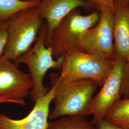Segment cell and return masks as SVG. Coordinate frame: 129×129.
<instances>
[{
    "mask_svg": "<svg viewBox=\"0 0 129 129\" xmlns=\"http://www.w3.org/2000/svg\"><path fill=\"white\" fill-rule=\"evenodd\" d=\"M95 125L97 129H126L111 123L106 119H104Z\"/></svg>",
    "mask_w": 129,
    "mask_h": 129,
    "instance_id": "19",
    "label": "cell"
},
{
    "mask_svg": "<svg viewBox=\"0 0 129 129\" xmlns=\"http://www.w3.org/2000/svg\"><path fill=\"white\" fill-rule=\"evenodd\" d=\"M23 2H36L37 1H40V0H21Z\"/></svg>",
    "mask_w": 129,
    "mask_h": 129,
    "instance_id": "21",
    "label": "cell"
},
{
    "mask_svg": "<svg viewBox=\"0 0 129 129\" xmlns=\"http://www.w3.org/2000/svg\"><path fill=\"white\" fill-rule=\"evenodd\" d=\"M86 1H88V0H86Z\"/></svg>",
    "mask_w": 129,
    "mask_h": 129,
    "instance_id": "23",
    "label": "cell"
},
{
    "mask_svg": "<svg viewBox=\"0 0 129 129\" xmlns=\"http://www.w3.org/2000/svg\"><path fill=\"white\" fill-rule=\"evenodd\" d=\"M43 23L37 6L14 14L7 21L8 38L3 56L15 61L25 53L36 41Z\"/></svg>",
    "mask_w": 129,
    "mask_h": 129,
    "instance_id": "3",
    "label": "cell"
},
{
    "mask_svg": "<svg viewBox=\"0 0 129 129\" xmlns=\"http://www.w3.org/2000/svg\"><path fill=\"white\" fill-rule=\"evenodd\" d=\"M100 12L95 11L82 15L78 9L71 12L63 19L53 30L50 47L56 59L69 49H76L83 34L99 22Z\"/></svg>",
    "mask_w": 129,
    "mask_h": 129,
    "instance_id": "5",
    "label": "cell"
},
{
    "mask_svg": "<svg viewBox=\"0 0 129 129\" xmlns=\"http://www.w3.org/2000/svg\"><path fill=\"white\" fill-rule=\"evenodd\" d=\"M113 29L114 11H101L99 22L81 36L76 49L91 55L115 58Z\"/></svg>",
    "mask_w": 129,
    "mask_h": 129,
    "instance_id": "6",
    "label": "cell"
},
{
    "mask_svg": "<svg viewBox=\"0 0 129 129\" xmlns=\"http://www.w3.org/2000/svg\"><path fill=\"white\" fill-rule=\"evenodd\" d=\"M105 119L119 127L129 129V98L117 102L107 112Z\"/></svg>",
    "mask_w": 129,
    "mask_h": 129,
    "instance_id": "12",
    "label": "cell"
},
{
    "mask_svg": "<svg viewBox=\"0 0 129 129\" xmlns=\"http://www.w3.org/2000/svg\"><path fill=\"white\" fill-rule=\"evenodd\" d=\"M126 61L116 57L110 74L102 84L101 88L92 99L89 115L94 125L105 119L106 114L117 102L121 99V81Z\"/></svg>",
    "mask_w": 129,
    "mask_h": 129,
    "instance_id": "7",
    "label": "cell"
},
{
    "mask_svg": "<svg viewBox=\"0 0 129 129\" xmlns=\"http://www.w3.org/2000/svg\"><path fill=\"white\" fill-rule=\"evenodd\" d=\"M47 129H97L85 116H66L49 122Z\"/></svg>",
    "mask_w": 129,
    "mask_h": 129,
    "instance_id": "13",
    "label": "cell"
},
{
    "mask_svg": "<svg viewBox=\"0 0 129 129\" xmlns=\"http://www.w3.org/2000/svg\"><path fill=\"white\" fill-rule=\"evenodd\" d=\"M7 21L0 22V57L4 55L7 43Z\"/></svg>",
    "mask_w": 129,
    "mask_h": 129,
    "instance_id": "17",
    "label": "cell"
},
{
    "mask_svg": "<svg viewBox=\"0 0 129 129\" xmlns=\"http://www.w3.org/2000/svg\"><path fill=\"white\" fill-rule=\"evenodd\" d=\"M89 5L96 8L100 12L103 10H108L114 11L116 7V0H88Z\"/></svg>",
    "mask_w": 129,
    "mask_h": 129,
    "instance_id": "16",
    "label": "cell"
},
{
    "mask_svg": "<svg viewBox=\"0 0 129 129\" xmlns=\"http://www.w3.org/2000/svg\"><path fill=\"white\" fill-rule=\"evenodd\" d=\"M50 79L51 85L55 87V93L52 100L54 107L49 119L89 115L92 99L100 87L98 83L90 79L65 81L55 72L50 74Z\"/></svg>",
    "mask_w": 129,
    "mask_h": 129,
    "instance_id": "1",
    "label": "cell"
},
{
    "mask_svg": "<svg viewBox=\"0 0 129 129\" xmlns=\"http://www.w3.org/2000/svg\"><path fill=\"white\" fill-rule=\"evenodd\" d=\"M55 87L37 99L32 110L25 117L14 120L0 112V129H47L50 105L54 96Z\"/></svg>",
    "mask_w": 129,
    "mask_h": 129,
    "instance_id": "9",
    "label": "cell"
},
{
    "mask_svg": "<svg viewBox=\"0 0 129 129\" xmlns=\"http://www.w3.org/2000/svg\"><path fill=\"white\" fill-rule=\"evenodd\" d=\"M40 1L25 2L21 0H0V22H6L14 14L23 9L36 6Z\"/></svg>",
    "mask_w": 129,
    "mask_h": 129,
    "instance_id": "14",
    "label": "cell"
},
{
    "mask_svg": "<svg viewBox=\"0 0 129 129\" xmlns=\"http://www.w3.org/2000/svg\"><path fill=\"white\" fill-rule=\"evenodd\" d=\"M33 86L29 73H24L18 64L3 55L0 57V96L10 95L24 100L30 94Z\"/></svg>",
    "mask_w": 129,
    "mask_h": 129,
    "instance_id": "8",
    "label": "cell"
},
{
    "mask_svg": "<svg viewBox=\"0 0 129 129\" xmlns=\"http://www.w3.org/2000/svg\"><path fill=\"white\" fill-rule=\"evenodd\" d=\"M127 7H128V9H129V4H128V6H127Z\"/></svg>",
    "mask_w": 129,
    "mask_h": 129,
    "instance_id": "22",
    "label": "cell"
},
{
    "mask_svg": "<svg viewBox=\"0 0 129 129\" xmlns=\"http://www.w3.org/2000/svg\"><path fill=\"white\" fill-rule=\"evenodd\" d=\"M113 44L116 57L129 61V10L127 6L116 5Z\"/></svg>",
    "mask_w": 129,
    "mask_h": 129,
    "instance_id": "11",
    "label": "cell"
},
{
    "mask_svg": "<svg viewBox=\"0 0 129 129\" xmlns=\"http://www.w3.org/2000/svg\"><path fill=\"white\" fill-rule=\"evenodd\" d=\"M46 33L47 25L45 23L42 25L34 46L14 61L18 65L25 64L29 69L33 83L30 95L34 103L46 95L50 89L45 87L43 83L47 72L51 69L60 71L63 64V56L54 59L52 48L46 46Z\"/></svg>",
    "mask_w": 129,
    "mask_h": 129,
    "instance_id": "2",
    "label": "cell"
},
{
    "mask_svg": "<svg viewBox=\"0 0 129 129\" xmlns=\"http://www.w3.org/2000/svg\"><path fill=\"white\" fill-rule=\"evenodd\" d=\"M89 5L86 0H40L37 8L47 25L46 46H50L53 31L63 19L74 10L88 8Z\"/></svg>",
    "mask_w": 129,
    "mask_h": 129,
    "instance_id": "10",
    "label": "cell"
},
{
    "mask_svg": "<svg viewBox=\"0 0 129 129\" xmlns=\"http://www.w3.org/2000/svg\"><path fill=\"white\" fill-rule=\"evenodd\" d=\"M121 96L124 97L123 99L129 98V61L126 62L125 63L122 76Z\"/></svg>",
    "mask_w": 129,
    "mask_h": 129,
    "instance_id": "15",
    "label": "cell"
},
{
    "mask_svg": "<svg viewBox=\"0 0 129 129\" xmlns=\"http://www.w3.org/2000/svg\"><path fill=\"white\" fill-rule=\"evenodd\" d=\"M129 3V0H116V5L127 6Z\"/></svg>",
    "mask_w": 129,
    "mask_h": 129,
    "instance_id": "20",
    "label": "cell"
},
{
    "mask_svg": "<svg viewBox=\"0 0 129 129\" xmlns=\"http://www.w3.org/2000/svg\"><path fill=\"white\" fill-rule=\"evenodd\" d=\"M12 103L18 104L23 106H24L26 104L24 101L19 100L16 97L10 95H5L0 96V103Z\"/></svg>",
    "mask_w": 129,
    "mask_h": 129,
    "instance_id": "18",
    "label": "cell"
},
{
    "mask_svg": "<svg viewBox=\"0 0 129 129\" xmlns=\"http://www.w3.org/2000/svg\"><path fill=\"white\" fill-rule=\"evenodd\" d=\"M59 78L65 81L90 79L101 87L110 74L114 59L89 54L77 49H69L62 55Z\"/></svg>",
    "mask_w": 129,
    "mask_h": 129,
    "instance_id": "4",
    "label": "cell"
}]
</instances>
